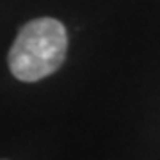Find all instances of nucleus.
<instances>
[{
	"mask_svg": "<svg viewBox=\"0 0 160 160\" xmlns=\"http://www.w3.org/2000/svg\"><path fill=\"white\" fill-rule=\"evenodd\" d=\"M68 34L55 18H36L25 23L9 50V69L22 82H38L55 73L64 62Z\"/></svg>",
	"mask_w": 160,
	"mask_h": 160,
	"instance_id": "f257e3e1",
	"label": "nucleus"
}]
</instances>
